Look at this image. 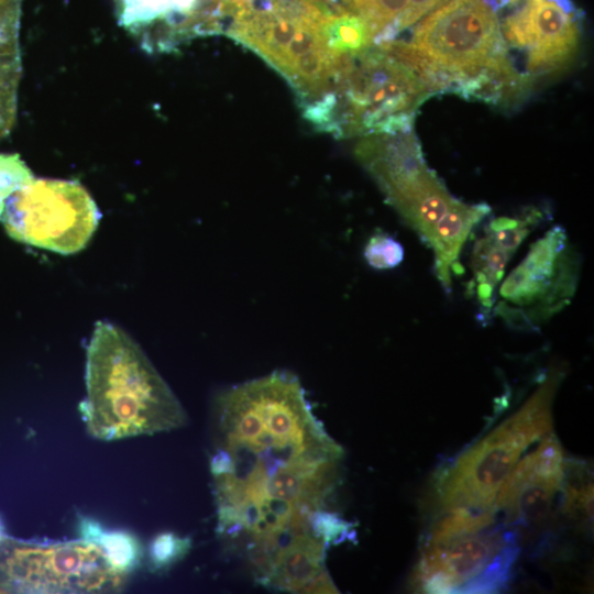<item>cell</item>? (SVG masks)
I'll return each mask as SVG.
<instances>
[{"instance_id":"obj_1","label":"cell","mask_w":594,"mask_h":594,"mask_svg":"<svg viewBox=\"0 0 594 594\" xmlns=\"http://www.w3.org/2000/svg\"><path fill=\"white\" fill-rule=\"evenodd\" d=\"M343 459L295 374L274 371L218 396L209 460L217 532L255 582L339 593L326 558L354 536L332 506Z\"/></svg>"},{"instance_id":"obj_2","label":"cell","mask_w":594,"mask_h":594,"mask_svg":"<svg viewBox=\"0 0 594 594\" xmlns=\"http://www.w3.org/2000/svg\"><path fill=\"white\" fill-rule=\"evenodd\" d=\"M87 396L81 413L100 440L154 435L183 427L187 415L141 348L121 328L96 323L87 349Z\"/></svg>"},{"instance_id":"obj_3","label":"cell","mask_w":594,"mask_h":594,"mask_svg":"<svg viewBox=\"0 0 594 594\" xmlns=\"http://www.w3.org/2000/svg\"><path fill=\"white\" fill-rule=\"evenodd\" d=\"M380 46L413 67L433 94L465 99H475L491 77L513 66L496 12L484 0H447L417 24L411 41Z\"/></svg>"},{"instance_id":"obj_4","label":"cell","mask_w":594,"mask_h":594,"mask_svg":"<svg viewBox=\"0 0 594 594\" xmlns=\"http://www.w3.org/2000/svg\"><path fill=\"white\" fill-rule=\"evenodd\" d=\"M518 553L516 531L492 508L448 510L424 540L413 584L424 593H496L507 587Z\"/></svg>"},{"instance_id":"obj_5","label":"cell","mask_w":594,"mask_h":594,"mask_svg":"<svg viewBox=\"0 0 594 594\" xmlns=\"http://www.w3.org/2000/svg\"><path fill=\"white\" fill-rule=\"evenodd\" d=\"M561 378L558 370L548 373L515 414L439 472L435 493L442 513L492 508L521 453L552 429V404Z\"/></svg>"},{"instance_id":"obj_6","label":"cell","mask_w":594,"mask_h":594,"mask_svg":"<svg viewBox=\"0 0 594 594\" xmlns=\"http://www.w3.org/2000/svg\"><path fill=\"white\" fill-rule=\"evenodd\" d=\"M331 92L328 132L337 138L411 130L419 107L433 94L413 67L378 45L354 56Z\"/></svg>"},{"instance_id":"obj_7","label":"cell","mask_w":594,"mask_h":594,"mask_svg":"<svg viewBox=\"0 0 594 594\" xmlns=\"http://www.w3.org/2000/svg\"><path fill=\"white\" fill-rule=\"evenodd\" d=\"M581 264V255L565 229L552 227L503 278L493 316L515 330H539L571 304L580 282Z\"/></svg>"},{"instance_id":"obj_8","label":"cell","mask_w":594,"mask_h":594,"mask_svg":"<svg viewBox=\"0 0 594 594\" xmlns=\"http://www.w3.org/2000/svg\"><path fill=\"white\" fill-rule=\"evenodd\" d=\"M128 572L91 539L36 543L0 539V583L23 593H108L120 591Z\"/></svg>"},{"instance_id":"obj_9","label":"cell","mask_w":594,"mask_h":594,"mask_svg":"<svg viewBox=\"0 0 594 594\" xmlns=\"http://www.w3.org/2000/svg\"><path fill=\"white\" fill-rule=\"evenodd\" d=\"M100 211L77 180L32 178L7 200L2 215L14 240L61 254L82 250Z\"/></svg>"},{"instance_id":"obj_10","label":"cell","mask_w":594,"mask_h":594,"mask_svg":"<svg viewBox=\"0 0 594 594\" xmlns=\"http://www.w3.org/2000/svg\"><path fill=\"white\" fill-rule=\"evenodd\" d=\"M219 0H114L118 24L148 54L217 33Z\"/></svg>"},{"instance_id":"obj_11","label":"cell","mask_w":594,"mask_h":594,"mask_svg":"<svg viewBox=\"0 0 594 594\" xmlns=\"http://www.w3.org/2000/svg\"><path fill=\"white\" fill-rule=\"evenodd\" d=\"M579 16V11L568 12L554 0H532L520 15L515 47L531 88L572 64L580 43Z\"/></svg>"},{"instance_id":"obj_12","label":"cell","mask_w":594,"mask_h":594,"mask_svg":"<svg viewBox=\"0 0 594 594\" xmlns=\"http://www.w3.org/2000/svg\"><path fill=\"white\" fill-rule=\"evenodd\" d=\"M564 458L553 433L518 461L502 484L492 509L509 527L537 524L563 490Z\"/></svg>"},{"instance_id":"obj_13","label":"cell","mask_w":594,"mask_h":594,"mask_svg":"<svg viewBox=\"0 0 594 594\" xmlns=\"http://www.w3.org/2000/svg\"><path fill=\"white\" fill-rule=\"evenodd\" d=\"M543 217L539 209L531 208L520 217L494 218L474 243L471 255L473 276L466 289L470 297H475L484 322L492 315L497 287L508 262Z\"/></svg>"},{"instance_id":"obj_14","label":"cell","mask_w":594,"mask_h":594,"mask_svg":"<svg viewBox=\"0 0 594 594\" xmlns=\"http://www.w3.org/2000/svg\"><path fill=\"white\" fill-rule=\"evenodd\" d=\"M23 0H0V139L16 119L22 74L20 28Z\"/></svg>"},{"instance_id":"obj_15","label":"cell","mask_w":594,"mask_h":594,"mask_svg":"<svg viewBox=\"0 0 594 594\" xmlns=\"http://www.w3.org/2000/svg\"><path fill=\"white\" fill-rule=\"evenodd\" d=\"M319 35L327 51L333 56H355L374 45L370 25L356 14L326 16Z\"/></svg>"},{"instance_id":"obj_16","label":"cell","mask_w":594,"mask_h":594,"mask_svg":"<svg viewBox=\"0 0 594 594\" xmlns=\"http://www.w3.org/2000/svg\"><path fill=\"white\" fill-rule=\"evenodd\" d=\"M406 4L407 0H354L355 13L370 25L375 45L396 37V23Z\"/></svg>"},{"instance_id":"obj_17","label":"cell","mask_w":594,"mask_h":594,"mask_svg":"<svg viewBox=\"0 0 594 594\" xmlns=\"http://www.w3.org/2000/svg\"><path fill=\"white\" fill-rule=\"evenodd\" d=\"M33 178V174L16 153H0V219L10 196Z\"/></svg>"},{"instance_id":"obj_18","label":"cell","mask_w":594,"mask_h":594,"mask_svg":"<svg viewBox=\"0 0 594 594\" xmlns=\"http://www.w3.org/2000/svg\"><path fill=\"white\" fill-rule=\"evenodd\" d=\"M404 256L403 245L385 233L374 234L364 249L366 262L377 270L394 268L403 262Z\"/></svg>"},{"instance_id":"obj_19","label":"cell","mask_w":594,"mask_h":594,"mask_svg":"<svg viewBox=\"0 0 594 594\" xmlns=\"http://www.w3.org/2000/svg\"><path fill=\"white\" fill-rule=\"evenodd\" d=\"M98 541L110 560L123 571L129 572L140 557V547L136 540L123 532H99L95 539Z\"/></svg>"},{"instance_id":"obj_20","label":"cell","mask_w":594,"mask_h":594,"mask_svg":"<svg viewBox=\"0 0 594 594\" xmlns=\"http://www.w3.org/2000/svg\"><path fill=\"white\" fill-rule=\"evenodd\" d=\"M190 540L172 532L157 536L150 549L152 564L160 569L180 559L189 549Z\"/></svg>"},{"instance_id":"obj_21","label":"cell","mask_w":594,"mask_h":594,"mask_svg":"<svg viewBox=\"0 0 594 594\" xmlns=\"http://www.w3.org/2000/svg\"><path fill=\"white\" fill-rule=\"evenodd\" d=\"M447 0H407L406 9L396 23L397 34L419 21Z\"/></svg>"},{"instance_id":"obj_22","label":"cell","mask_w":594,"mask_h":594,"mask_svg":"<svg viewBox=\"0 0 594 594\" xmlns=\"http://www.w3.org/2000/svg\"><path fill=\"white\" fill-rule=\"evenodd\" d=\"M326 15L356 14L354 0H307ZM358 15V14H356Z\"/></svg>"},{"instance_id":"obj_23","label":"cell","mask_w":594,"mask_h":594,"mask_svg":"<svg viewBox=\"0 0 594 594\" xmlns=\"http://www.w3.org/2000/svg\"><path fill=\"white\" fill-rule=\"evenodd\" d=\"M3 529H2V525H1V521H0V539L3 537Z\"/></svg>"}]
</instances>
